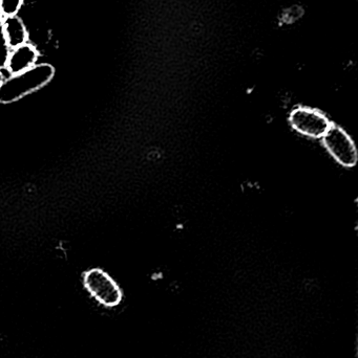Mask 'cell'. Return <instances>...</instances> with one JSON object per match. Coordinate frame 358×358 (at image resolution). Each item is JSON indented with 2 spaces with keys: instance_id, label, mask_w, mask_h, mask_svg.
I'll return each instance as SVG.
<instances>
[{
  "instance_id": "1",
  "label": "cell",
  "mask_w": 358,
  "mask_h": 358,
  "mask_svg": "<svg viewBox=\"0 0 358 358\" xmlns=\"http://www.w3.org/2000/svg\"><path fill=\"white\" fill-rule=\"evenodd\" d=\"M55 76L48 63L34 65L22 73L11 75L0 84V103L12 104L48 85Z\"/></svg>"
},
{
  "instance_id": "2",
  "label": "cell",
  "mask_w": 358,
  "mask_h": 358,
  "mask_svg": "<svg viewBox=\"0 0 358 358\" xmlns=\"http://www.w3.org/2000/svg\"><path fill=\"white\" fill-rule=\"evenodd\" d=\"M83 284L90 296L103 306L113 308L122 302L123 294L115 280L100 268H92L83 275Z\"/></svg>"
},
{
  "instance_id": "3",
  "label": "cell",
  "mask_w": 358,
  "mask_h": 358,
  "mask_svg": "<svg viewBox=\"0 0 358 358\" xmlns=\"http://www.w3.org/2000/svg\"><path fill=\"white\" fill-rule=\"evenodd\" d=\"M324 145L330 155L344 167H353L357 163V149L352 138L338 126H332L323 136Z\"/></svg>"
},
{
  "instance_id": "4",
  "label": "cell",
  "mask_w": 358,
  "mask_h": 358,
  "mask_svg": "<svg viewBox=\"0 0 358 358\" xmlns=\"http://www.w3.org/2000/svg\"><path fill=\"white\" fill-rule=\"evenodd\" d=\"M290 123L296 131L313 138H323L331 127V123L326 115L306 107L294 109L290 115Z\"/></svg>"
},
{
  "instance_id": "5",
  "label": "cell",
  "mask_w": 358,
  "mask_h": 358,
  "mask_svg": "<svg viewBox=\"0 0 358 358\" xmlns=\"http://www.w3.org/2000/svg\"><path fill=\"white\" fill-rule=\"evenodd\" d=\"M38 58L39 52L35 46L29 43L22 44L11 50L6 69L10 75L22 73L36 65Z\"/></svg>"
},
{
  "instance_id": "6",
  "label": "cell",
  "mask_w": 358,
  "mask_h": 358,
  "mask_svg": "<svg viewBox=\"0 0 358 358\" xmlns=\"http://www.w3.org/2000/svg\"><path fill=\"white\" fill-rule=\"evenodd\" d=\"M4 29L11 48L22 45L29 41V33L22 19L17 15L4 16Z\"/></svg>"
},
{
  "instance_id": "7",
  "label": "cell",
  "mask_w": 358,
  "mask_h": 358,
  "mask_svg": "<svg viewBox=\"0 0 358 358\" xmlns=\"http://www.w3.org/2000/svg\"><path fill=\"white\" fill-rule=\"evenodd\" d=\"M11 50L12 48L8 45L6 33H4V18H2L1 14H0V71L6 69Z\"/></svg>"
},
{
  "instance_id": "8",
  "label": "cell",
  "mask_w": 358,
  "mask_h": 358,
  "mask_svg": "<svg viewBox=\"0 0 358 358\" xmlns=\"http://www.w3.org/2000/svg\"><path fill=\"white\" fill-rule=\"evenodd\" d=\"M23 0H0L1 6L2 16H11V15H17V13L22 6Z\"/></svg>"
},
{
  "instance_id": "9",
  "label": "cell",
  "mask_w": 358,
  "mask_h": 358,
  "mask_svg": "<svg viewBox=\"0 0 358 358\" xmlns=\"http://www.w3.org/2000/svg\"><path fill=\"white\" fill-rule=\"evenodd\" d=\"M4 73H2V71H0V84L2 83V81H4Z\"/></svg>"
},
{
  "instance_id": "10",
  "label": "cell",
  "mask_w": 358,
  "mask_h": 358,
  "mask_svg": "<svg viewBox=\"0 0 358 358\" xmlns=\"http://www.w3.org/2000/svg\"><path fill=\"white\" fill-rule=\"evenodd\" d=\"M0 12H1V6H0Z\"/></svg>"
}]
</instances>
